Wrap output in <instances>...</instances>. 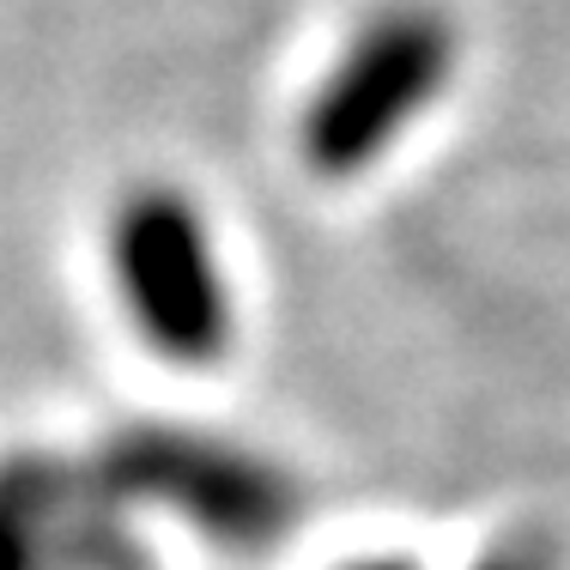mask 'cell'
<instances>
[{"instance_id": "cell-1", "label": "cell", "mask_w": 570, "mask_h": 570, "mask_svg": "<svg viewBox=\"0 0 570 570\" xmlns=\"http://www.w3.org/2000/svg\"><path fill=\"white\" fill-rule=\"evenodd\" d=\"M455 49L461 43L443 7L395 0L371 12L304 104V121H297L304 165L328 183H346L376 158H389L401 134L443 98Z\"/></svg>"}, {"instance_id": "cell-2", "label": "cell", "mask_w": 570, "mask_h": 570, "mask_svg": "<svg viewBox=\"0 0 570 570\" xmlns=\"http://www.w3.org/2000/svg\"><path fill=\"white\" fill-rule=\"evenodd\" d=\"M110 279L134 334L165 364L225 358L230 285L207 213L170 183H140L110 213Z\"/></svg>"}, {"instance_id": "cell-3", "label": "cell", "mask_w": 570, "mask_h": 570, "mask_svg": "<svg viewBox=\"0 0 570 570\" xmlns=\"http://www.w3.org/2000/svg\"><path fill=\"white\" fill-rule=\"evenodd\" d=\"M134 480L183 515H195L213 540H230V547L274 540V528L285 522L279 480L267 468H255L249 455L195 450V443H140Z\"/></svg>"}, {"instance_id": "cell-4", "label": "cell", "mask_w": 570, "mask_h": 570, "mask_svg": "<svg viewBox=\"0 0 570 570\" xmlns=\"http://www.w3.org/2000/svg\"><path fill=\"white\" fill-rule=\"evenodd\" d=\"M49 522H43V480L0 473V570H43Z\"/></svg>"}, {"instance_id": "cell-5", "label": "cell", "mask_w": 570, "mask_h": 570, "mask_svg": "<svg viewBox=\"0 0 570 570\" xmlns=\"http://www.w3.org/2000/svg\"><path fill=\"white\" fill-rule=\"evenodd\" d=\"M473 570H547V547L540 540H510V547H498L492 559Z\"/></svg>"}, {"instance_id": "cell-6", "label": "cell", "mask_w": 570, "mask_h": 570, "mask_svg": "<svg viewBox=\"0 0 570 570\" xmlns=\"http://www.w3.org/2000/svg\"><path fill=\"white\" fill-rule=\"evenodd\" d=\"M346 570H413L406 559H358V564H346Z\"/></svg>"}]
</instances>
